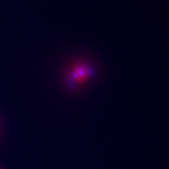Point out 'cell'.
I'll return each instance as SVG.
<instances>
[{"label": "cell", "instance_id": "6da1fadb", "mask_svg": "<svg viewBox=\"0 0 169 169\" xmlns=\"http://www.w3.org/2000/svg\"><path fill=\"white\" fill-rule=\"evenodd\" d=\"M96 75L95 64L88 59H74L66 67L63 81L71 92H79Z\"/></svg>", "mask_w": 169, "mask_h": 169}]
</instances>
